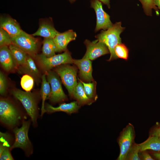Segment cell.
<instances>
[{
  "label": "cell",
  "instance_id": "6da1fadb",
  "mask_svg": "<svg viewBox=\"0 0 160 160\" xmlns=\"http://www.w3.org/2000/svg\"><path fill=\"white\" fill-rule=\"evenodd\" d=\"M125 28L121 26V22H116L112 26L106 30H102L95 36L98 41L103 43L108 47L110 54L108 61L118 58L116 56L114 49L116 45L121 43V33Z\"/></svg>",
  "mask_w": 160,
  "mask_h": 160
},
{
  "label": "cell",
  "instance_id": "7a4b0ae2",
  "mask_svg": "<svg viewBox=\"0 0 160 160\" xmlns=\"http://www.w3.org/2000/svg\"><path fill=\"white\" fill-rule=\"evenodd\" d=\"M35 58L41 67L46 72L61 65L73 63V59L68 49L62 54L50 57H47L41 54L37 55Z\"/></svg>",
  "mask_w": 160,
  "mask_h": 160
},
{
  "label": "cell",
  "instance_id": "3957f363",
  "mask_svg": "<svg viewBox=\"0 0 160 160\" xmlns=\"http://www.w3.org/2000/svg\"><path fill=\"white\" fill-rule=\"evenodd\" d=\"M34 36L23 31L19 34L12 38V43L32 57L35 58L39 42L38 39Z\"/></svg>",
  "mask_w": 160,
  "mask_h": 160
},
{
  "label": "cell",
  "instance_id": "277c9868",
  "mask_svg": "<svg viewBox=\"0 0 160 160\" xmlns=\"http://www.w3.org/2000/svg\"><path fill=\"white\" fill-rule=\"evenodd\" d=\"M55 71L60 77L70 96L73 98L74 91L78 84L76 68L67 64H64L57 66Z\"/></svg>",
  "mask_w": 160,
  "mask_h": 160
},
{
  "label": "cell",
  "instance_id": "5b68a950",
  "mask_svg": "<svg viewBox=\"0 0 160 160\" xmlns=\"http://www.w3.org/2000/svg\"><path fill=\"white\" fill-rule=\"evenodd\" d=\"M135 132L133 125L131 123L124 128L118 139L120 153L117 160H126L127 154L134 143Z\"/></svg>",
  "mask_w": 160,
  "mask_h": 160
},
{
  "label": "cell",
  "instance_id": "8992f818",
  "mask_svg": "<svg viewBox=\"0 0 160 160\" xmlns=\"http://www.w3.org/2000/svg\"><path fill=\"white\" fill-rule=\"evenodd\" d=\"M12 93L21 102L33 123H36L38 115V108L33 95L29 92H24L19 89L13 90Z\"/></svg>",
  "mask_w": 160,
  "mask_h": 160
},
{
  "label": "cell",
  "instance_id": "52a82bcc",
  "mask_svg": "<svg viewBox=\"0 0 160 160\" xmlns=\"http://www.w3.org/2000/svg\"><path fill=\"white\" fill-rule=\"evenodd\" d=\"M46 73L47 80L51 87V92L48 99L53 103L67 100V97L63 89L58 75L56 72L51 70Z\"/></svg>",
  "mask_w": 160,
  "mask_h": 160
},
{
  "label": "cell",
  "instance_id": "ba28073f",
  "mask_svg": "<svg viewBox=\"0 0 160 160\" xmlns=\"http://www.w3.org/2000/svg\"><path fill=\"white\" fill-rule=\"evenodd\" d=\"M20 118L17 110L11 103L5 99L0 100V119L2 122L9 126H13Z\"/></svg>",
  "mask_w": 160,
  "mask_h": 160
},
{
  "label": "cell",
  "instance_id": "9c48e42d",
  "mask_svg": "<svg viewBox=\"0 0 160 160\" xmlns=\"http://www.w3.org/2000/svg\"><path fill=\"white\" fill-rule=\"evenodd\" d=\"M91 7L93 8L96 16V25L95 32L100 29L106 30L111 27L113 24L110 20V16L103 9L102 2L98 0H91Z\"/></svg>",
  "mask_w": 160,
  "mask_h": 160
},
{
  "label": "cell",
  "instance_id": "30bf717a",
  "mask_svg": "<svg viewBox=\"0 0 160 160\" xmlns=\"http://www.w3.org/2000/svg\"><path fill=\"white\" fill-rule=\"evenodd\" d=\"M84 43L87 50L83 58L92 60L110 53L106 45L102 42L98 41L97 40L91 42L86 39Z\"/></svg>",
  "mask_w": 160,
  "mask_h": 160
},
{
  "label": "cell",
  "instance_id": "8fae6325",
  "mask_svg": "<svg viewBox=\"0 0 160 160\" xmlns=\"http://www.w3.org/2000/svg\"><path fill=\"white\" fill-rule=\"evenodd\" d=\"M30 124L29 121H25L21 127H17L14 129L15 140L13 145L10 148V150L17 148L25 150L30 147L31 143L28 135Z\"/></svg>",
  "mask_w": 160,
  "mask_h": 160
},
{
  "label": "cell",
  "instance_id": "7c38bea8",
  "mask_svg": "<svg viewBox=\"0 0 160 160\" xmlns=\"http://www.w3.org/2000/svg\"><path fill=\"white\" fill-rule=\"evenodd\" d=\"M73 63L79 70V75L83 81L90 82L94 80L92 76V67L91 60L82 58L81 59H73Z\"/></svg>",
  "mask_w": 160,
  "mask_h": 160
},
{
  "label": "cell",
  "instance_id": "4fadbf2b",
  "mask_svg": "<svg viewBox=\"0 0 160 160\" xmlns=\"http://www.w3.org/2000/svg\"><path fill=\"white\" fill-rule=\"evenodd\" d=\"M76 34L72 30H69L62 33H59L54 38L56 46V52L65 51L67 46L71 41L74 40Z\"/></svg>",
  "mask_w": 160,
  "mask_h": 160
},
{
  "label": "cell",
  "instance_id": "5bb4252c",
  "mask_svg": "<svg viewBox=\"0 0 160 160\" xmlns=\"http://www.w3.org/2000/svg\"><path fill=\"white\" fill-rule=\"evenodd\" d=\"M0 28L5 31L11 38L18 35L23 31L16 20L9 17H0Z\"/></svg>",
  "mask_w": 160,
  "mask_h": 160
},
{
  "label": "cell",
  "instance_id": "9a60e30c",
  "mask_svg": "<svg viewBox=\"0 0 160 160\" xmlns=\"http://www.w3.org/2000/svg\"><path fill=\"white\" fill-rule=\"evenodd\" d=\"M0 62L1 66L6 71L12 70L16 64L9 46L0 47Z\"/></svg>",
  "mask_w": 160,
  "mask_h": 160
},
{
  "label": "cell",
  "instance_id": "2e32d148",
  "mask_svg": "<svg viewBox=\"0 0 160 160\" xmlns=\"http://www.w3.org/2000/svg\"><path fill=\"white\" fill-rule=\"evenodd\" d=\"M80 106L76 101H74L69 103H63L57 107L47 103L45 105V109L46 112L49 113L63 112L70 115L77 112Z\"/></svg>",
  "mask_w": 160,
  "mask_h": 160
},
{
  "label": "cell",
  "instance_id": "e0dca14e",
  "mask_svg": "<svg viewBox=\"0 0 160 160\" xmlns=\"http://www.w3.org/2000/svg\"><path fill=\"white\" fill-rule=\"evenodd\" d=\"M59 33L51 23L44 21L40 23L38 30L32 35L33 36H39L44 38L54 39Z\"/></svg>",
  "mask_w": 160,
  "mask_h": 160
},
{
  "label": "cell",
  "instance_id": "ac0fdd59",
  "mask_svg": "<svg viewBox=\"0 0 160 160\" xmlns=\"http://www.w3.org/2000/svg\"><path fill=\"white\" fill-rule=\"evenodd\" d=\"M78 80L79 82L74 91L73 98L76 100L80 106L85 105H90L94 102L87 96L84 90L82 83L79 79Z\"/></svg>",
  "mask_w": 160,
  "mask_h": 160
},
{
  "label": "cell",
  "instance_id": "d6986e66",
  "mask_svg": "<svg viewBox=\"0 0 160 160\" xmlns=\"http://www.w3.org/2000/svg\"><path fill=\"white\" fill-rule=\"evenodd\" d=\"M42 83L41 89V94L42 99L41 116L46 112L45 109V102L48 99L50 95L51 89L49 83L47 80L45 74H43L41 77Z\"/></svg>",
  "mask_w": 160,
  "mask_h": 160
},
{
  "label": "cell",
  "instance_id": "ffe728a7",
  "mask_svg": "<svg viewBox=\"0 0 160 160\" xmlns=\"http://www.w3.org/2000/svg\"><path fill=\"white\" fill-rule=\"evenodd\" d=\"M139 145L140 151L147 150L160 151V141L159 137L156 136H149L145 141L139 144Z\"/></svg>",
  "mask_w": 160,
  "mask_h": 160
},
{
  "label": "cell",
  "instance_id": "44dd1931",
  "mask_svg": "<svg viewBox=\"0 0 160 160\" xmlns=\"http://www.w3.org/2000/svg\"><path fill=\"white\" fill-rule=\"evenodd\" d=\"M9 47L16 63L18 65H23L26 61L28 55L17 46L11 44Z\"/></svg>",
  "mask_w": 160,
  "mask_h": 160
},
{
  "label": "cell",
  "instance_id": "7402d4cb",
  "mask_svg": "<svg viewBox=\"0 0 160 160\" xmlns=\"http://www.w3.org/2000/svg\"><path fill=\"white\" fill-rule=\"evenodd\" d=\"M56 46L53 38H44L43 41L42 53L47 57L55 55Z\"/></svg>",
  "mask_w": 160,
  "mask_h": 160
},
{
  "label": "cell",
  "instance_id": "603a6c76",
  "mask_svg": "<svg viewBox=\"0 0 160 160\" xmlns=\"http://www.w3.org/2000/svg\"><path fill=\"white\" fill-rule=\"evenodd\" d=\"M78 79L82 83L84 90L87 96L94 102L96 101L98 98L96 92V82L94 81L90 82L85 83Z\"/></svg>",
  "mask_w": 160,
  "mask_h": 160
},
{
  "label": "cell",
  "instance_id": "cb8c5ba5",
  "mask_svg": "<svg viewBox=\"0 0 160 160\" xmlns=\"http://www.w3.org/2000/svg\"><path fill=\"white\" fill-rule=\"evenodd\" d=\"M22 66L23 67L25 72L34 77L39 75V72L35 62L30 55H28L25 64Z\"/></svg>",
  "mask_w": 160,
  "mask_h": 160
},
{
  "label": "cell",
  "instance_id": "d4e9b609",
  "mask_svg": "<svg viewBox=\"0 0 160 160\" xmlns=\"http://www.w3.org/2000/svg\"><path fill=\"white\" fill-rule=\"evenodd\" d=\"M141 3L145 14L148 15H152V9H154L157 15H159V11L154 3V0H138Z\"/></svg>",
  "mask_w": 160,
  "mask_h": 160
},
{
  "label": "cell",
  "instance_id": "484cf974",
  "mask_svg": "<svg viewBox=\"0 0 160 160\" xmlns=\"http://www.w3.org/2000/svg\"><path fill=\"white\" fill-rule=\"evenodd\" d=\"M20 84L22 88L26 92H30L34 85V80L30 75L25 74L22 77Z\"/></svg>",
  "mask_w": 160,
  "mask_h": 160
},
{
  "label": "cell",
  "instance_id": "4316f807",
  "mask_svg": "<svg viewBox=\"0 0 160 160\" xmlns=\"http://www.w3.org/2000/svg\"><path fill=\"white\" fill-rule=\"evenodd\" d=\"M115 53L119 58L127 60L129 57V50L124 44L120 43L117 44L114 49Z\"/></svg>",
  "mask_w": 160,
  "mask_h": 160
},
{
  "label": "cell",
  "instance_id": "83f0119b",
  "mask_svg": "<svg viewBox=\"0 0 160 160\" xmlns=\"http://www.w3.org/2000/svg\"><path fill=\"white\" fill-rule=\"evenodd\" d=\"M140 152V148L139 144L134 142L127 154L126 160H141L139 155Z\"/></svg>",
  "mask_w": 160,
  "mask_h": 160
},
{
  "label": "cell",
  "instance_id": "f1b7e54d",
  "mask_svg": "<svg viewBox=\"0 0 160 160\" xmlns=\"http://www.w3.org/2000/svg\"><path fill=\"white\" fill-rule=\"evenodd\" d=\"M11 44V37L5 31L0 28V47L9 46Z\"/></svg>",
  "mask_w": 160,
  "mask_h": 160
},
{
  "label": "cell",
  "instance_id": "f546056e",
  "mask_svg": "<svg viewBox=\"0 0 160 160\" xmlns=\"http://www.w3.org/2000/svg\"><path fill=\"white\" fill-rule=\"evenodd\" d=\"M9 136L6 133L0 132V154L6 148H9Z\"/></svg>",
  "mask_w": 160,
  "mask_h": 160
},
{
  "label": "cell",
  "instance_id": "4dcf8cb0",
  "mask_svg": "<svg viewBox=\"0 0 160 160\" xmlns=\"http://www.w3.org/2000/svg\"><path fill=\"white\" fill-rule=\"evenodd\" d=\"M7 87V80L5 76L3 73L0 72V93L2 95L6 93Z\"/></svg>",
  "mask_w": 160,
  "mask_h": 160
},
{
  "label": "cell",
  "instance_id": "1f68e13d",
  "mask_svg": "<svg viewBox=\"0 0 160 160\" xmlns=\"http://www.w3.org/2000/svg\"><path fill=\"white\" fill-rule=\"evenodd\" d=\"M9 147L5 148L0 154V160H13Z\"/></svg>",
  "mask_w": 160,
  "mask_h": 160
},
{
  "label": "cell",
  "instance_id": "d6a6232c",
  "mask_svg": "<svg viewBox=\"0 0 160 160\" xmlns=\"http://www.w3.org/2000/svg\"><path fill=\"white\" fill-rule=\"evenodd\" d=\"M150 136L159 137L160 136V124L155 126L150 132Z\"/></svg>",
  "mask_w": 160,
  "mask_h": 160
},
{
  "label": "cell",
  "instance_id": "836d02e7",
  "mask_svg": "<svg viewBox=\"0 0 160 160\" xmlns=\"http://www.w3.org/2000/svg\"><path fill=\"white\" fill-rule=\"evenodd\" d=\"M141 153L140 158L141 159L144 160H154L149 153L146 151L145 150L140 151Z\"/></svg>",
  "mask_w": 160,
  "mask_h": 160
},
{
  "label": "cell",
  "instance_id": "e575fe53",
  "mask_svg": "<svg viewBox=\"0 0 160 160\" xmlns=\"http://www.w3.org/2000/svg\"><path fill=\"white\" fill-rule=\"evenodd\" d=\"M103 4L106 5L108 8H110V0H98Z\"/></svg>",
  "mask_w": 160,
  "mask_h": 160
},
{
  "label": "cell",
  "instance_id": "d590c367",
  "mask_svg": "<svg viewBox=\"0 0 160 160\" xmlns=\"http://www.w3.org/2000/svg\"><path fill=\"white\" fill-rule=\"evenodd\" d=\"M153 155L156 159L160 160V151L154 153Z\"/></svg>",
  "mask_w": 160,
  "mask_h": 160
},
{
  "label": "cell",
  "instance_id": "8d00e7d4",
  "mask_svg": "<svg viewBox=\"0 0 160 160\" xmlns=\"http://www.w3.org/2000/svg\"><path fill=\"white\" fill-rule=\"evenodd\" d=\"M154 3L156 6L160 10V0H154Z\"/></svg>",
  "mask_w": 160,
  "mask_h": 160
},
{
  "label": "cell",
  "instance_id": "74e56055",
  "mask_svg": "<svg viewBox=\"0 0 160 160\" xmlns=\"http://www.w3.org/2000/svg\"><path fill=\"white\" fill-rule=\"evenodd\" d=\"M76 0H68L71 3H72L74 2Z\"/></svg>",
  "mask_w": 160,
  "mask_h": 160
},
{
  "label": "cell",
  "instance_id": "f35d334b",
  "mask_svg": "<svg viewBox=\"0 0 160 160\" xmlns=\"http://www.w3.org/2000/svg\"><path fill=\"white\" fill-rule=\"evenodd\" d=\"M159 140L160 141V136L159 137Z\"/></svg>",
  "mask_w": 160,
  "mask_h": 160
}]
</instances>
